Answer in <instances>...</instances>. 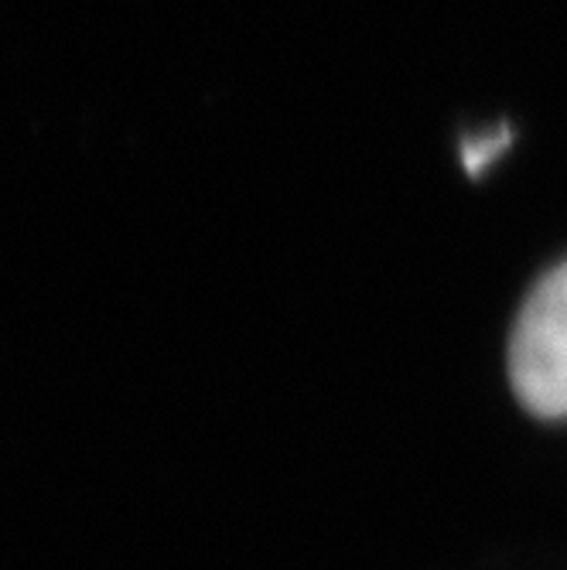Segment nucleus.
I'll list each match as a JSON object with an SVG mask.
<instances>
[{
	"mask_svg": "<svg viewBox=\"0 0 567 570\" xmlns=\"http://www.w3.org/2000/svg\"><path fill=\"white\" fill-rule=\"evenodd\" d=\"M506 140H509L506 130H496V134H489V137L472 140V144L466 147V168H469V171H482V168L496 158V154L506 147Z\"/></svg>",
	"mask_w": 567,
	"mask_h": 570,
	"instance_id": "nucleus-2",
	"label": "nucleus"
},
{
	"mask_svg": "<svg viewBox=\"0 0 567 570\" xmlns=\"http://www.w3.org/2000/svg\"><path fill=\"white\" fill-rule=\"evenodd\" d=\"M509 380L537 417H567V261L537 281L512 322Z\"/></svg>",
	"mask_w": 567,
	"mask_h": 570,
	"instance_id": "nucleus-1",
	"label": "nucleus"
}]
</instances>
